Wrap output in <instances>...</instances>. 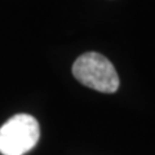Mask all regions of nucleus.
Listing matches in <instances>:
<instances>
[{
    "label": "nucleus",
    "instance_id": "obj_1",
    "mask_svg": "<svg viewBox=\"0 0 155 155\" xmlns=\"http://www.w3.org/2000/svg\"><path fill=\"white\" fill-rule=\"evenodd\" d=\"M72 75L83 85L102 93H114L119 88V76L114 65L96 52L78 57L72 65Z\"/></svg>",
    "mask_w": 155,
    "mask_h": 155
},
{
    "label": "nucleus",
    "instance_id": "obj_2",
    "mask_svg": "<svg viewBox=\"0 0 155 155\" xmlns=\"http://www.w3.org/2000/svg\"><path fill=\"white\" fill-rule=\"evenodd\" d=\"M39 137L38 120L28 114H17L0 127V153L23 155L38 143Z\"/></svg>",
    "mask_w": 155,
    "mask_h": 155
}]
</instances>
